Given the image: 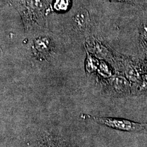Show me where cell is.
<instances>
[{"label":"cell","instance_id":"cell-1","mask_svg":"<svg viewBox=\"0 0 147 147\" xmlns=\"http://www.w3.org/2000/svg\"><path fill=\"white\" fill-rule=\"evenodd\" d=\"M81 117L84 119H89L100 124L124 131H138L144 129L147 126V125L144 124H141L120 118L99 117L85 114L82 115Z\"/></svg>","mask_w":147,"mask_h":147},{"label":"cell","instance_id":"cell-2","mask_svg":"<svg viewBox=\"0 0 147 147\" xmlns=\"http://www.w3.org/2000/svg\"><path fill=\"white\" fill-rule=\"evenodd\" d=\"M89 21L88 11L86 9H82L74 16L73 26L79 31H83L86 30Z\"/></svg>","mask_w":147,"mask_h":147},{"label":"cell","instance_id":"cell-3","mask_svg":"<svg viewBox=\"0 0 147 147\" xmlns=\"http://www.w3.org/2000/svg\"><path fill=\"white\" fill-rule=\"evenodd\" d=\"M71 5V0H55L53 7L58 11H65L68 10Z\"/></svg>","mask_w":147,"mask_h":147},{"label":"cell","instance_id":"cell-4","mask_svg":"<svg viewBox=\"0 0 147 147\" xmlns=\"http://www.w3.org/2000/svg\"><path fill=\"white\" fill-rule=\"evenodd\" d=\"M113 86L117 90L122 91L126 89L127 86V82L126 79L121 77H118L113 81Z\"/></svg>","mask_w":147,"mask_h":147},{"label":"cell","instance_id":"cell-5","mask_svg":"<svg viewBox=\"0 0 147 147\" xmlns=\"http://www.w3.org/2000/svg\"><path fill=\"white\" fill-rule=\"evenodd\" d=\"M44 40H38L34 44V47L38 53H45L48 51L47 42H44Z\"/></svg>","mask_w":147,"mask_h":147},{"label":"cell","instance_id":"cell-6","mask_svg":"<svg viewBox=\"0 0 147 147\" xmlns=\"http://www.w3.org/2000/svg\"><path fill=\"white\" fill-rule=\"evenodd\" d=\"M128 76H129V79L131 80H136L137 78V74L136 73V71L134 70H129L128 71Z\"/></svg>","mask_w":147,"mask_h":147},{"label":"cell","instance_id":"cell-7","mask_svg":"<svg viewBox=\"0 0 147 147\" xmlns=\"http://www.w3.org/2000/svg\"><path fill=\"white\" fill-rule=\"evenodd\" d=\"M143 35L146 39H147V25H145L143 28Z\"/></svg>","mask_w":147,"mask_h":147},{"label":"cell","instance_id":"cell-8","mask_svg":"<svg viewBox=\"0 0 147 147\" xmlns=\"http://www.w3.org/2000/svg\"><path fill=\"white\" fill-rule=\"evenodd\" d=\"M119 1H130V0H119Z\"/></svg>","mask_w":147,"mask_h":147}]
</instances>
